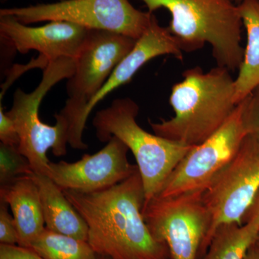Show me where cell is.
<instances>
[{
  "instance_id": "6da1fadb",
  "label": "cell",
  "mask_w": 259,
  "mask_h": 259,
  "mask_svg": "<svg viewBox=\"0 0 259 259\" xmlns=\"http://www.w3.org/2000/svg\"><path fill=\"white\" fill-rule=\"evenodd\" d=\"M88 227V243L110 259H171L143 216L145 190L139 168L110 188L92 193L63 190Z\"/></svg>"
},
{
  "instance_id": "7a4b0ae2",
  "label": "cell",
  "mask_w": 259,
  "mask_h": 259,
  "mask_svg": "<svg viewBox=\"0 0 259 259\" xmlns=\"http://www.w3.org/2000/svg\"><path fill=\"white\" fill-rule=\"evenodd\" d=\"M217 66L204 73L199 66L186 70L169 97L175 116L160 122L149 121L153 132L164 139L197 146L218 131L234 111L235 79Z\"/></svg>"
},
{
  "instance_id": "3957f363",
  "label": "cell",
  "mask_w": 259,
  "mask_h": 259,
  "mask_svg": "<svg viewBox=\"0 0 259 259\" xmlns=\"http://www.w3.org/2000/svg\"><path fill=\"white\" fill-rule=\"evenodd\" d=\"M148 13L164 8L171 20L168 30L186 52L209 44L218 66L230 71L239 69L243 22L238 5L233 0H140Z\"/></svg>"
},
{
  "instance_id": "277c9868",
  "label": "cell",
  "mask_w": 259,
  "mask_h": 259,
  "mask_svg": "<svg viewBox=\"0 0 259 259\" xmlns=\"http://www.w3.org/2000/svg\"><path fill=\"white\" fill-rule=\"evenodd\" d=\"M139 107L130 97L116 99L97 112L93 124L101 142L120 139L134 154L145 190V203L156 197L193 146L150 134L138 124Z\"/></svg>"
},
{
  "instance_id": "5b68a950",
  "label": "cell",
  "mask_w": 259,
  "mask_h": 259,
  "mask_svg": "<svg viewBox=\"0 0 259 259\" xmlns=\"http://www.w3.org/2000/svg\"><path fill=\"white\" fill-rule=\"evenodd\" d=\"M137 40L116 32L90 30L75 61V69L66 83L68 99L54 115L67 126L68 143L76 150L88 144L83 134L88 117L87 109L112 71L134 49Z\"/></svg>"
},
{
  "instance_id": "8992f818",
  "label": "cell",
  "mask_w": 259,
  "mask_h": 259,
  "mask_svg": "<svg viewBox=\"0 0 259 259\" xmlns=\"http://www.w3.org/2000/svg\"><path fill=\"white\" fill-rule=\"evenodd\" d=\"M74 69V59H61L48 63L38 86L30 93L18 89L13 96V106L6 112L18 133L19 151L30 162L35 173L47 175L50 163L48 150L51 148L58 157L67 153V126L57 118L56 125H47L40 120L38 112L48 92L61 80L71 77Z\"/></svg>"
},
{
  "instance_id": "52a82bcc",
  "label": "cell",
  "mask_w": 259,
  "mask_h": 259,
  "mask_svg": "<svg viewBox=\"0 0 259 259\" xmlns=\"http://www.w3.org/2000/svg\"><path fill=\"white\" fill-rule=\"evenodd\" d=\"M153 15L136 9L129 0H62L0 10V15H10L27 25L40 22H69L89 30L122 34L136 40L146 31Z\"/></svg>"
},
{
  "instance_id": "ba28073f",
  "label": "cell",
  "mask_w": 259,
  "mask_h": 259,
  "mask_svg": "<svg viewBox=\"0 0 259 259\" xmlns=\"http://www.w3.org/2000/svg\"><path fill=\"white\" fill-rule=\"evenodd\" d=\"M143 216L156 241L171 259H197L211 226L204 192L156 196L144 204Z\"/></svg>"
},
{
  "instance_id": "9c48e42d",
  "label": "cell",
  "mask_w": 259,
  "mask_h": 259,
  "mask_svg": "<svg viewBox=\"0 0 259 259\" xmlns=\"http://www.w3.org/2000/svg\"><path fill=\"white\" fill-rule=\"evenodd\" d=\"M244 100L237 105L221 128L203 143L192 148L157 196L204 192L208 189L236 157L246 138Z\"/></svg>"
},
{
  "instance_id": "30bf717a",
  "label": "cell",
  "mask_w": 259,
  "mask_h": 259,
  "mask_svg": "<svg viewBox=\"0 0 259 259\" xmlns=\"http://www.w3.org/2000/svg\"><path fill=\"white\" fill-rule=\"evenodd\" d=\"M258 189L259 154L246 136L234 159L204 192L211 226L201 255L205 253L218 228L226 223L242 224V218Z\"/></svg>"
},
{
  "instance_id": "8fae6325",
  "label": "cell",
  "mask_w": 259,
  "mask_h": 259,
  "mask_svg": "<svg viewBox=\"0 0 259 259\" xmlns=\"http://www.w3.org/2000/svg\"><path fill=\"white\" fill-rule=\"evenodd\" d=\"M128 151L120 139L112 137L100 151L84 154L79 161H50L47 176L62 190L92 193L106 190L125 180L139 168L128 161Z\"/></svg>"
},
{
  "instance_id": "7c38bea8",
  "label": "cell",
  "mask_w": 259,
  "mask_h": 259,
  "mask_svg": "<svg viewBox=\"0 0 259 259\" xmlns=\"http://www.w3.org/2000/svg\"><path fill=\"white\" fill-rule=\"evenodd\" d=\"M89 30L65 21H51L42 26L30 27L10 15H0L2 41L20 54L36 51L49 62L76 59Z\"/></svg>"
},
{
  "instance_id": "4fadbf2b",
  "label": "cell",
  "mask_w": 259,
  "mask_h": 259,
  "mask_svg": "<svg viewBox=\"0 0 259 259\" xmlns=\"http://www.w3.org/2000/svg\"><path fill=\"white\" fill-rule=\"evenodd\" d=\"M163 55H172L182 60L183 51L168 28L162 27L153 15L149 25L137 40L134 49L116 66L101 90L90 102L87 109V117L91 114L94 107L109 94L129 82L144 64Z\"/></svg>"
},
{
  "instance_id": "5bb4252c",
  "label": "cell",
  "mask_w": 259,
  "mask_h": 259,
  "mask_svg": "<svg viewBox=\"0 0 259 259\" xmlns=\"http://www.w3.org/2000/svg\"><path fill=\"white\" fill-rule=\"evenodd\" d=\"M0 200L9 206L18 233V245L28 248L46 228L40 193L30 177L0 185Z\"/></svg>"
},
{
  "instance_id": "9a60e30c",
  "label": "cell",
  "mask_w": 259,
  "mask_h": 259,
  "mask_svg": "<svg viewBox=\"0 0 259 259\" xmlns=\"http://www.w3.org/2000/svg\"><path fill=\"white\" fill-rule=\"evenodd\" d=\"M41 200L46 228L50 231L88 241V227L55 182L45 175L31 171Z\"/></svg>"
},
{
  "instance_id": "2e32d148",
  "label": "cell",
  "mask_w": 259,
  "mask_h": 259,
  "mask_svg": "<svg viewBox=\"0 0 259 259\" xmlns=\"http://www.w3.org/2000/svg\"><path fill=\"white\" fill-rule=\"evenodd\" d=\"M247 34L243 61L235 79V100H244L259 87V1L243 0L238 4Z\"/></svg>"
},
{
  "instance_id": "e0dca14e",
  "label": "cell",
  "mask_w": 259,
  "mask_h": 259,
  "mask_svg": "<svg viewBox=\"0 0 259 259\" xmlns=\"http://www.w3.org/2000/svg\"><path fill=\"white\" fill-rule=\"evenodd\" d=\"M259 229L253 225L226 223L218 228L202 259H244Z\"/></svg>"
},
{
  "instance_id": "ac0fdd59",
  "label": "cell",
  "mask_w": 259,
  "mask_h": 259,
  "mask_svg": "<svg viewBox=\"0 0 259 259\" xmlns=\"http://www.w3.org/2000/svg\"><path fill=\"white\" fill-rule=\"evenodd\" d=\"M29 248L44 259H97L88 241L50 231L47 228Z\"/></svg>"
},
{
  "instance_id": "d6986e66",
  "label": "cell",
  "mask_w": 259,
  "mask_h": 259,
  "mask_svg": "<svg viewBox=\"0 0 259 259\" xmlns=\"http://www.w3.org/2000/svg\"><path fill=\"white\" fill-rule=\"evenodd\" d=\"M32 171L30 162L18 148L0 144V184L10 182L28 176Z\"/></svg>"
},
{
  "instance_id": "ffe728a7",
  "label": "cell",
  "mask_w": 259,
  "mask_h": 259,
  "mask_svg": "<svg viewBox=\"0 0 259 259\" xmlns=\"http://www.w3.org/2000/svg\"><path fill=\"white\" fill-rule=\"evenodd\" d=\"M244 122L247 138L259 154V87L245 99Z\"/></svg>"
},
{
  "instance_id": "44dd1931",
  "label": "cell",
  "mask_w": 259,
  "mask_h": 259,
  "mask_svg": "<svg viewBox=\"0 0 259 259\" xmlns=\"http://www.w3.org/2000/svg\"><path fill=\"white\" fill-rule=\"evenodd\" d=\"M0 244L18 245V231L13 215L10 214L8 204L0 200Z\"/></svg>"
},
{
  "instance_id": "7402d4cb",
  "label": "cell",
  "mask_w": 259,
  "mask_h": 259,
  "mask_svg": "<svg viewBox=\"0 0 259 259\" xmlns=\"http://www.w3.org/2000/svg\"><path fill=\"white\" fill-rule=\"evenodd\" d=\"M0 141L1 144L12 147L18 148L19 137L14 124L8 117L0 104Z\"/></svg>"
},
{
  "instance_id": "603a6c76",
  "label": "cell",
  "mask_w": 259,
  "mask_h": 259,
  "mask_svg": "<svg viewBox=\"0 0 259 259\" xmlns=\"http://www.w3.org/2000/svg\"><path fill=\"white\" fill-rule=\"evenodd\" d=\"M0 259H44L35 251L18 245L0 244Z\"/></svg>"
},
{
  "instance_id": "cb8c5ba5",
  "label": "cell",
  "mask_w": 259,
  "mask_h": 259,
  "mask_svg": "<svg viewBox=\"0 0 259 259\" xmlns=\"http://www.w3.org/2000/svg\"><path fill=\"white\" fill-rule=\"evenodd\" d=\"M253 225L259 229V189L242 218V224Z\"/></svg>"
},
{
  "instance_id": "d4e9b609",
  "label": "cell",
  "mask_w": 259,
  "mask_h": 259,
  "mask_svg": "<svg viewBox=\"0 0 259 259\" xmlns=\"http://www.w3.org/2000/svg\"><path fill=\"white\" fill-rule=\"evenodd\" d=\"M244 259H259V252L255 249L254 245L250 248Z\"/></svg>"
},
{
  "instance_id": "484cf974",
  "label": "cell",
  "mask_w": 259,
  "mask_h": 259,
  "mask_svg": "<svg viewBox=\"0 0 259 259\" xmlns=\"http://www.w3.org/2000/svg\"><path fill=\"white\" fill-rule=\"evenodd\" d=\"M254 245L255 249L258 250V251L259 252V233L258 235V237H257L256 241H255L254 245Z\"/></svg>"
},
{
  "instance_id": "4316f807",
  "label": "cell",
  "mask_w": 259,
  "mask_h": 259,
  "mask_svg": "<svg viewBox=\"0 0 259 259\" xmlns=\"http://www.w3.org/2000/svg\"><path fill=\"white\" fill-rule=\"evenodd\" d=\"M97 259H110V258H107V257L102 256V255H99L98 258Z\"/></svg>"
},
{
  "instance_id": "83f0119b",
  "label": "cell",
  "mask_w": 259,
  "mask_h": 259,
  "mask_svg": "<svg viewBox=\"0 0 259 259\" xmlns=\"http://www.w3.org/2000/svg\"><path fill=\"white\" fill-rule=\"evenodd\" d=\"M233 2H234V3H237V4H240V3H241L242 1H243V0H233ZM259 1V0H258Z\"/></svg>"
}]
</instances>
